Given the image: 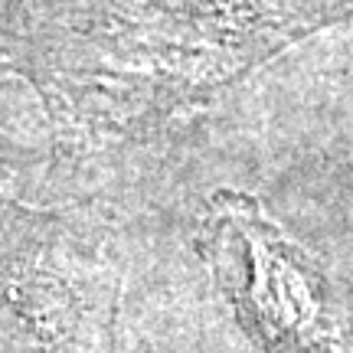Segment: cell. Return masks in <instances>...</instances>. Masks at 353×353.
<instances>
[{"label":"cell","instance_id":"cell-1","mask_svg":"<svg viewBox=\"0 0 353 353\" xmlns=\"http://www.w3.org/2000/svg\"><path fill=\"white\" fill-rule=\"evenodd\" d=\"M213 226L219 278L255 341L272 353L327 350V288L311 259L245 196H219Z\"/></svg>","mask_w":353,"mask_h":353},{"label":"cell","instance_id":"cell-2","mask_svg":"<svg viewBox=\"0 0 353 353\" xmlns=\"http://www.w3.org/2000/svg\"><path fill=\"white\" fill-rule=\"evenodd\" d=\"M324 353H353V327L343 330V334H334V341L327 343Z\"/></svg>","mask_w":353,"mask_h":353}]
</instances>
